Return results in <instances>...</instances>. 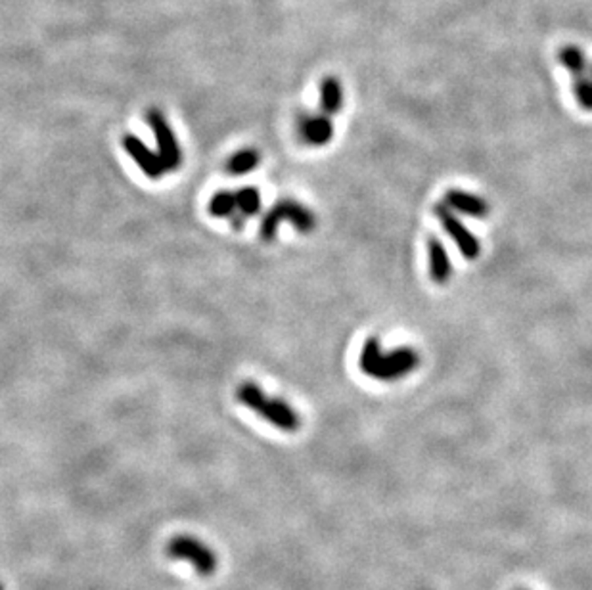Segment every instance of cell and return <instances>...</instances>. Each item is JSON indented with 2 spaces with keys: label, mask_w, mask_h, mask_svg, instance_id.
I'll list each match as a JSON object with an SVG mask.
<instances>
[{
  "label": "cell",
  "mask_w": 592,
  "mask_h": 590,
  "mask_svg": "<svg viewBox=\"0 0 592 590\" xmlns=\"http://www.w3.org/2000/svg\"><path fill=\"white\" fill-rule=\"evenodd\" d=\"M146 121L156 134L158 154L163 161V166H166V171L169 173V171L179 169L182 163V152H181V146H179V142H176V136L171 129V125L167 123L166 116H163L158 108H150L146 111Z\"/></svg>",
  "instance_id": "5b68a950"
},
{
  "label": "cell",
  "mask_w": 592,
  "mask_h": 590,
  "mask_svg": "<svg viewBox=\"0 0 592 590\" xmlns=\"http://www.w3.org/2000/svg\"><path fill=\"white\" fill-rule=\"evenodd\" d=\"M558 60H560V64L573 75V79L583 77V75L588 73L590 64L587 61V56L583 50L575 44L562 46L558 53Z\"/></svg>",
  "instance_id": "7c38bea8"
},
{
  "label": "cell",
  "mask_w": 592,
  "mask_h": 590,
  "mask_svg": "<svg viewBox=\"0 0 592 590\" xmlns=\"http://www.w3.org/2000/svg\"><path fill=\"white\" fill-rule=\"evenodd\" d=\"M588 75L592 77V64H590V68H588Z\"/></svg>",
  "instance_id": "e0dca14e"
},
{
  "label": "cell",
  "mask_w": 592,
  "mask_h": 590,
  "mask_svg": "<svg viewBox=\"0 0 592 590\" xmlns=\"http://www.w3.org/2000/svg\"><path fill=\"white\" fill-rule=\"evenodd\" d=\"M427 255H430V274L434 282L447 284L452 274V263L443 242H439L437 238H432V240L427 242Z\"/></svg>",
  "instance_id": "30bf717a"
},
{
  "label": "cell",
  "mask_w": 592,
  "mask_h": 590,
  "mask_svg": "<svg viewBox=\"0 0 592 590\" xmlns=\"http://www.w3.org/2000/svg\"><path fill=\"white\" fill-rule=\"evenodd\" d=\"M125 152H127L133 161L136 163L138 167L144 171V174L148 179H161L163 174H166V166H163V161L159 158L158 152H152L141 138H136L134 134H125L123 141H121Z\"/></svg>",
  "instance_id": "52a82bcc"
},
{
  "label": "cell",
  "mask_w": 592,
  "mask_h": 590,
  "mask_svg": "<svg viewBox=\"0 0 592 590\" xmlns=\"http://www.w3.org/2000/svg\"><path fill=\"white\" fill-rule=\"evenodd\" d=\"M344 108V86L337 77H324L320 83V109L324 116H337Z\"/></svg>",
  "instance_id": "8fae6325"
},
{
  "label": "cell",
  "mask_w": 592,
  "mask_h": 590,
  "mask_svg": "<svg viewBox=\"0 0 592 590\" xmlns=\"http://www.w3.org/2000/svg\"><path fill=\"white\" fill-rule=\"evenodd\" d=\"M238 211L236 206V192H217L209 199V213L213 217H224L231 219L234 213Z\"/></svg>",
  "instance_id": "5bb4252c"
},
{
  "label": "cell",
  "mask_w": 592,
  "mask_h": 590,
  "mask_svg": "<svg viewBox=\"0 0 592 590\" xmlns=\"http://www.w3.org/2000/svg\"><path fill=\"white\" fill-rule=\"evenodd\" d=\"M0 590H4V585H3V583H0Z\"/></svg>",
  "instance_id": "ac0fdd59"
},
{
  "label": "cell",
  "mask_w": 592,
  "mask_h": 590,
  "mask_svg": "<svg viewBox=\"0 0 592 590\" xmlns=\"http://www.w3.org/2000/svg\"><path fill=\"white\" fill-rule=\"evenodd\" d=\"M445 204L455 209L458 213H464V215L470 217H485L489 213V206L483 198L470 194V192H462V190H449L445 196Z\"/></svg>",
  "instance_id": "9c48e42d"
},
{
  "label": "cell",
  "mask_w": 592,
  "mask_h": 590,
  "mask_svg": "<svg viewBox=\"0 0 592 590\" xmlns=\"http://www.w3.org/2000/svg\"><path fill=\"white\" fill-rule=\"evenodd\" d=\"M166 554L174 562L191 563L198 577L215 575L219 566L215 550L192 535H174L166 546Z\"/></svg>",
  "instance_id": "3957f363"
},
{
  "label": "cell",
  "mask_w": 592,
  "mask_h": 590,
  "mask_svg": "<svg viewBox=\"0 0 592 590\" xmlns=\"http://www.w3.org/2000/svg\"><path fill=\"white\" fill-rule=\"evenodd\" d=\"M236 206L244 217H251L261 211V194L257 188L246 186L236 192Z\"/></svg>",
  "instance_id": "9a60e30c"
},
{
  "label": "cell",
  "mask_w": 592,
  "mask_h": 590,
  "mask_svg": "<svg viewBox=\"0 0 592 590\" xmlns=\"http://www.w3.org/2000/svg\"><path fill=\"white\" fill-rule=\"evenodd\" d=\"M573 93L581 108L592 111V77L587 73L583 77L573 79Z\"/></svg>",
  "instance_id": "2e32d148"
},
{
  "label": "cell",
  "mask_w": 592,
  "mask_h": 590,
  "mask_svg": "<svg viewBox=\"0 0 592 590\" xmlns=\"http://www.w3.org/2000/svg\"><path fill=\"white\" fill-rule=\"evenodd\" d=\"M282 221L292 222L299 232L309 234L314 227H317V219H314L312 211L305 206H301L296 199H282V202L274 204L272 209L264 215L261 221V238L264 242H271L276 238V230Z\"/></svg>",
  "instance_id": "277c9868"
},
{
  "label": "cell",
  "mask_w": 592,
  "mask_h": 590,
  "mask_svg": "<svg viewBox=\"0 0 592 590\" xmlns=\"http://www.w3.org/2000/svg\"><path fill=\"white\" fill-rule=\"evenodd\" d=\"M435 213H437L441 224H443V229L447 230V234L452 238V242L458 246L460 254L466 259L480 257V251H482L480 240H477V238L470 232V229L466 227V224L455 215V213L450 211V207L447 204H439L435 207Z\"/></svg>",
  "instance_id": "8992f818"
},
{
  "label": "cell",
  "mask_w": 592,
  "mask_h": 590,
  "mask_svg": "<svg viewBox=\"0 0 592 590\" xmlns=\"http://www.w3.org/2000/svg\"><path fill=\"white\" fill-rule=\"evenodd\" d=\"M359 367L374 380L395 382L420 367V355L417 349L410 347H401L392 353H385L377 337H369L361 349Z\"/></svg>",
  "instance_id": "6da1fadb"
},
{
  "label": "cell",
  "mask_w": 592,
  "mask_h": 590,
  "mask_svg": "<svg viewBox=\"0 0 592 590\" xmlns=\"http://www.w3.org/2000/svg\"><path fill=\"white\" fill-rule=\"evenodd\" d=\"M236 397L244 407L251 408L255 414H259V416H263V420L276 425V428H280L284 432L299 430L301 425L299 414L289 407L286 400L264 395L257 384L254 382L240 384L238 385Z\"/></svg>",
  "instance_id": "7a4b0ae2"
},
{
  "label": "cell",
  "mask_w": 592,
  "mask_h": 590,
  "mask_svg": "<svg viewBox=\"0 0 592 590\" xmlns=\"http://www.w3.org/2000/svg\"><path fill=\"white\" fill-rule=\"evenodd\" d=\"M261 161V156L255 152V150L246 148L236 152L229 161H226V171L234 177H242V174H247L249 171H254Z\"/></svg>",
  "instance_id": "4fadbf2b"
},
{
  "label": "cell",
  "mask_w": 592,
  "mask_h": 590,
  "mask_svg": "<svg viewBox=\"0 0 592 590\" xmlns=\"http://www.w3.org/2000/svg\"><path fill=\"white\" fill-rule=\"evenodd\" d=\"M299 136L309 146H326L334 136V125L328 116H307L299 119Z\"/></svg>",
  "instance_id": "ba28073f"
}]
</instances>
